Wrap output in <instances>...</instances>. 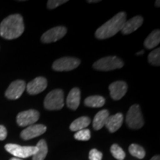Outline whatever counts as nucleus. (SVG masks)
Returning a JSON list of instances; mask_svg holds the SVG:
<instances>
[{
    "label": "nucleus",
    "mask_w": 160,
    "mask_h": 160,
    "mask_svg": "<svg viewBox=\"0 0 160 160\" xmlns=\"http://www.w3.org/2000/svg\"><path fill=\"white\" fill-rule=\"evenodd\" d=\"M25 25L20 14H12L0 24V36L5 39H14L23 33Z\"/></svg>",
    "instance_id": "f257e3e1"
},
{
    "label": "nucleus",
    "mask_w": 160,
    "mask_h": 160,
    "mask_svg": "<svg viewBox=\"0 0 160 160\" xmlns=\"http://www.w3.org/2000/svg\"><path fill=\"white\" fill-rule=\"evenodd\" d=\"M125 21L126 13L125 12H120L97 30L96 37L99 39H105L113 37L121 31Z\"/></svg>",
    "instance_id": "f03ea898"
},
{
    "label": "nucleus",
    "mask_w": 160,
    "mask_h": 160,
    "mask_svg": "<svg viewBox=\"0 0 160 160\" xmlns=\"http://www.w3.org/2000/svg\"><path fill=\"white\" fill-rule=\"evenodd\" d=\"M65 105L64 102V92L61 89L53 90L46 96L44 106L49 111H57L62 109Z\"/></svg>",
    "instance_id": "7ed1b4c3"
},
{
    "label": "nucleus",
    "mask_w": 160,
    "mask_h": 160,
    "mask_svg": "<svg viewBox=\"0 0 160 160\" xmlns=\"http://www.w3.org/2000/svg\"><path fill=\"white\" fill-rule=\"evenodd\" d=\"M125 122L131 129H139L144 125V119L139 105H133L130 108L126 116Z\"/></svg>",
    "instance_id": "20e7f679"
},
{
    "label": "nucleus",
    "mask_w": 160,
    "mask_h": 160,
    "mask_svg": "<svg viewBox=\"0 0 160 160\" xmlns=\"http://www.w3.org/2000/svg\"><path fill=\"white\" fill-rule=\"evenodd\" d=\"M123 65V62L117 57H106L96 62L93 67L98 71H108L121 68Z\"/></svg>",
    "instance_id": "39448f33"
},
{
    "label": "nucleus",
    "mask_w": 160,
    "mask_h": 160,
    "mask_svg": "<svg viewBox=\"0 0 160 160\" xmlns=\"http://www.w3.org/2000/svg\"><path fill=\"white\" fill-rule=\"evenodd\" d=\"M5 148L15 157L28 158L33 156L37 151L36 146H21L17 144H7Z\"/></svg>",
    "instance_id": "423d86ee"
},
{
    "label": "nucleus",
    "mask_w": 160,
    "mask_h": 160,
    "mask_svg": "<svg viewBox=\"0 0 160 160\" xmlns=\"http://www.w3.org/2000/svg\"><path fill=\"white\" fill-rule=\"evenodd\" d=\"M80 65V60L73 57H62L56 60L52 68L57 71H69L77 68Z\"/></svg>",
    "instance_id": "0eeeda50"
},
{
    "label": "nucleus",
    "mask_w": 160,
    "mask_h": 160,
    "mask_svg": "<svg viewBox=\"0 0 160 160\" xmlns=\"http://www.w3.org/2000/svg\"><path fill=\"white\" fill-rule=\"evenodd\" d=\"M39 119V113L36 110H28L20 112L17 117V122L21 127L34 125Z\"/></svg>",
    "instance_id": "6e6552de"
},
{
    "label": "nucleus",
    "mask_w": 160,
    "mask_h": 160,
    "mask_svg": "<svg viewBox=\"0 0 160 160\" xmlns=\"http://www.w3.org/2000/svg\"><path fill=\"white\" fill-rule=\"evenodd\" d=\"M67 33V29L64 26H57L46 31L42 36L41 40L43 43H51L61 39Z\"/></svg>",
    "instance_id": "1a4fd4ad"
},
{
    "label": "nucleus",
    "mask_w": 160,
    "mask_h": 160,
    "mask_svg": "<svg viewBox=\"0 0 160 160\" xmlns=\"http://www.w3.org/2000/svg\"><path fill=\"white\" fill-rule=\"evenodd\" d=\"M26 88L25 82L23 80H16L13 82L5 91V97L8 99L15 100L22 95Z\"/></svg>",
    "instance_id": "9d476101"
},
{
    "label": "nucleus",
    "mask_w": 160,
    "mask_h": 160,
    "mask_svg": "<svg viewBox=\"0 0 160 160\" xmlns=\"http://www.w3.org/2000/svg\"><path fill=\"white\" fill-rule=\"evenodd\" d=\"M46 130H47V127L41 124L32 125L28 126L27 128L24 129L20 133V137L24 140H29L45 133Z\"/></svg>",
    "instance_id": "9b49d317"
},
{
    "label": "nucleus",
    "mask_w": 160,
    "mask_h": 160,
    "mask_svg": "<svg viewBox=\"0 0 160 160\" xmlns=\"http://www.w3.org/2000/svg\"><path fill=\"white\" fill-rule=\"evenodd\" d=\"M47 79L42 77H39L30 82L26 86V88H27V91L29 94L36 95L45 91L47 88Z\"/></svg>",
    "instance_id": "f8f14e48"
},
{
    "label": "nucleus",
    "mask_w": 160,
    "mask_h": 160,
    "mask_svg": "<svg viewBox=\"0 0 160 160\" xmlns=\"http://www.w3.org/2000/svg\"><path fill=\"white\" fill-rule=\"evenodd\" d=\"M111 97L113 100H119L125 95L128 91V85L123 81H117L109 86Z\"/></svg>",
    "instance_id": "ddd939ff"
},
{
    "label": "nucleus",
    "mask_w": 160,
    "mask_h": 160,
    "mask_svg": "<svg viewBox=\"0 0 160 160\" xmlns=\"http://www.w3.org/2000/svg\"><path fill=\"white\" fill-rule=\"evenodd\" d=\"M143 18L141 16H136L132 19L129 20H126L122 28L121 31L123 34H130L139 28L142 25Z\"/></svg>",
    "instance_id": "4468645a"
},
{
    "label": "nucleus",
    "mask_w": 160,
    "mask_h": 160,
    "mask_svg": "<svg viewBox=\"0 0 160 160\" xmlns=\"http://www.w3.org/2000/svg\"><path fill=\"white\" fill-rule=\"evenodd\" d=\"M123 115L121 113L109 116L107 121H106L105 126H106V128L111 133H114L121 128L123 122Z\"/></svg>",
    "instance_id": "2eb2a0df"
},
{
    "label": "nucleus",
    "mask_w": 160,
    "mask_h": 160,
    "mask_svg": "<svg viewBox=\"0 0 160 160\" xmlns=\"http://www.w3.org/2000/svg\"><path fill=\"white\" fill-rule=\"evenodd\" d=\"M80 97H81V93H80V90L78 88H74L72 89L66 99V105L68 108L74 111L77 110L80 104V99H81Z\"/></svg>",
    "instance_id": "dca6fc26"
},
{
    "label": "nucleus",
    "mask_w": 160,
    "mask_h": 160,
    "mask_svg": "<svg viewBox=\"0 0 160 160\" xmlns=\"http://www.w3.org/2000/svg\"><path fill=\"white\" fill-rule=\"evenodd\" d=\"M109 117V112L108 110L104 109L98 112L93 118V127L96 131L100 130L105 126L106 121Z\"/></svg>",
    "instance_id": "f3484780"
},
{
    "label": "nucleus",
    "mask_w": 160,
    "mask_h": 160,
    "mask_svg": "<svg viewBox=\"0 0 160 160\" xmlns=\"http://www.w3.org/2000/svg\"><path fill=\"white\" fill-rule=\"evenodd\" d=\"M90 124H91V119L88 117H81L75 119L70 125V129L72 131H79L81 130L85 129Z\"/></svg>",
    "instance_id": "a211bd4d"
},
{
    "label": "nucleus",
    "mask_w": 160,
    "mask_h": 160,
    "mask_svg": "<svg viewBox=\"0 0 160 160\" xmlns=\"http://www.w3.org/2000/svg\"><path fill=\"white\" fill-rule=\"evenodd\" d=\"M160 42V31L159 30H155L145 39L144 45L147 49H152L157 47Z\"/></svg>",
    "instance_id": "6ab92c4d"
},
{
    "label": "nucleus",
    "mask_w": 160,
    "mask_h": 160,
    "mask_svg": "<svg viewBox=\"0 0 160 160\" xmlns=\"http://www.w3.org/2000/svg\"><path fill=\"white\" fill-rule=\"evenodd\" d=\"M37 148V151L35 153V154L33 156V160H44L47 156L48 151V145L46 143L45 140L41 139L39 140V142L36 145Z\"/></svg>",
    "instance_id": "aec40b11"
},
{
    "label": "nucleus",
    "mask_w": 160,
    "mask_h": 160,
    "mask_svg": "<svg viewBox=\"0 0 160 160\" xmlns=\"http://www.w3.org/2000/svg\"><path fill=\"white\" fill-rule=\"evenodd\" d=\"M105 98L101 96H91L85 99V106L90 108H101L105 105Z\"/></svg>",
    "instance_id": "412c9836"
},
{
    "label": "nucleus",
    "mask_w": 160,
    "mask_h": 160,
    "mask_svg": "<svg viewBox=\"0 0 160 160\" xmlns=\"http://www.w3.org/2000/svg\"><path fill=\"white\" fill-rule=\"evenodd\" d=\"M130 153L138 159H143L145 157V151L142 147L137 144H131L129 147Z\"/></svg>",
    "instance_id": "4be33fe9"
},
{
    "label": "nucleus",
    "mask_w": 160,
    "mask_h": 160,
    "mask_svg": "<svg viewBox=\"0 0 160 160\" xmlns=\"http://www.w3.org/2000/svg\"><path fill=\"white\" fill-rule=\"evenodd\" d=\"M111 152L113 157L117 160H124L125 158V151L117 144H113L111 148Z\"/></svg>",
    "instance_id": "5701e85b"
},
{
    "label": "nucleus",
    "mask_w": 160,
    "mask_h": 160,
    "mask_svg": "<svg viewBox=\"0 0 160 160\" xmlns=\"http://www.w3.org/2000/svg\"><path fill=\"white\" fill-rule=\"evenodd\" d=\"M148 61L151 65L155 66L160 65V48H158L157 49L151 51L148 55Z\"/></svg>",
    "instance_id": "b1692460"
},
{
    "label": "nucleus",
    "mask_w": 160,
    "mask_h": 160,
    "mask_svg": "<svg viewBox=\"0 0 160 160\" xmlns=\"http://www.w3.org/2000/svg\"><path fill=\"white\" fill-rule=\"evenodd\" d=\"M74 138L79 141H88L91 139V131L88 129L81 130L75 133Z\"/></svg>",
    "instance_id": "393cba45"
},
{
    "label": "nucleus",
    "mask_w": 160,
    "mask_h": 160,
    "mask_svg": "<svg viewBox=\"0 0 160 160\" xmlns=\"http://www.w3.org/2000/svg\"><path fill=\"white\" fill-rule=\"evenodd\" d=\"M67 2V0H49L48 2L47 6L49 9H54L56 8L59 7V5L66 3Z\"/></svg>",
    "instance_id": "a878e982"
},
{
    "label": "nucleus",
    "mask_w": 160,
    "mask_h": 160,
    "mask_svg": "<svg viewBox=\"0 0 160 160\" xmlns=\"http://www.w3.org/2000/svg\"><path fill=\"white\" fill-rule=\"evenodd\" d=\"M102 153L97 149L91 150L89 153L90 160H102Z\"/></svg>",
    "instance_id": "bb28decb"
},
{
    "label": "nucleus",
    "mask_w": 160,
    "mask_h": 160,
    "mask_svg": "<svg viewBox=\"0 0 160 160\" xmlns=\"http://www.w3.org/2000/svg\"><path fill=\"white\" fill-rule=\"evenodd\" d=\"M7 135L8 132L5 126L0 125V140H1V141L5 140L6 139V137H7Z\"/></svg>",
    "instance_id": "cd10ccee"
},
{
    "label": "nucleus",
    "mask_w": 160,
    "mask_h": 160,
    "mask_svg": "<svg viewBox=\"0 0 160 160\" xmlns=\"http://www.w3.org/2000/svg\"><path fill=\"white\" fill-rule=\"evenodd\" d=\"M151 160H160V157H159V155L154 156V157H153V158H151Z\"/></svg>",
    "instance_id": "c85d7f7f"
},
{
    "label": "nucleus",
    "mask_w": 160,
    "mask_h": 160,
    "mask_svg": "<svg viewBox=\"0 0 160 160\" xmlns=\"http://www.w3.org/2000/svg\"><path fill=\"white\" fill-rule=\"evenodd\" d=\"M88 3H96V2H100L99 0H91V1H87Z\"/></svg>",
    "instance_id": "c756f323"
},
{
    "label": "nucleus",
    "mask_w": 160,
    "mask_h": 160,
    "mask_svg": "<svg viewBox=\"0 0 160 160\" xmlns=\"http://www.w3.org/2000/svg\"><path fill=\"white\" fill-rule=\"evenodd\" d=\"M159 3H160V2L159 1V0L156 2V6H157V7H159Z\"/></svg>",
    "instance_id": "7c9ffc66"
},
{
    "label": "nucleus",
    "mask_w": 160,
    "mask_h": 160,
    "mask_svg": "<svg viewBox=\"0 0 160 160\" xmlns=\"http://www.w3.org/2000/svg\"><path fill=\"white\" fill-rule=\"evenodd\" d=\"M143 53H144V51H141L138 52V53H137V55H141V54H142Z\"/></svg>",
    "instance_id": "2f4dec72"
},
{
    "label": "nucleus",
    "mask_w": 160,
    "mask_h": 160,
    "mask_svg": "<svg viewBox=\"0 0 160 160\" xmlns=\"http://www.w3.org/2000/svg\"><path fill=\"white\" fill-rule=\"evenodd\" d=\"M10 160H22L21 159H19V158H11V159H10Z\"/></svg>",
    "instance_id": "473e14b6"
}]
</instances>
